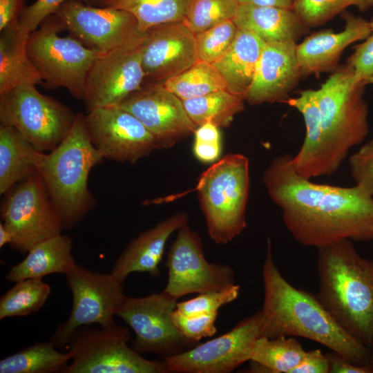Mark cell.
Returning a JSON list of instances; mask_svg holds the SVG:
<instances>
[{
    "label": "cell",
    "instance_id": "1",
    "mask_svg": "<svg viewBox=\"0 0 373 373\" xmlns=\"http://www.w3.org/2000/svg\"><path fill=\"white\" fill-rule=\"evenodd\" d=\"M263 182L300 244L318 248L343 239H373V196L363 188L314 183L296 172L287 154L270 162Z\"/></svg>",
    "mask_w": 373,
    "mask_h": 373
},
{
    "label": "cell",
    "instance_id": "2",
    "mask_svg": "<svg viewBox=\"0 0 373 373\" xmlns=\"http://www.w3.org/2000/svg\"><path fill=\"white\" fill-rule=\"evenodd\" d=\"M367 84L356 79L345 64L332 72L316 92L302 90L289 104L302 115L305 136L291 163L300 176H330L336 172L350 149L369 133Z\"/></svg>",
    "mask_w": 373,
    "mask_h": 373
},
{
    "label": "cell",
    "instance_id": "3",
    "mask_svg": "<svg viewBox=\"0 0 373 373\" xmlns=\"http://www.w3.org/2000/svg\"><path fill=\"white\" fill-rule=\"evenodd\" d=\"M262 265L264 299L259 337L299 336L338 353L357 365L369 361L370 347L342 329L315 294L291 285L275 264L267 238Z\"/></svg>",
    "mask_w": 373,
    "mask_h": 373
},
{
    "label": "cell",
    "instance_id": "4",
    "mask_svg": "<svg viewBox=\"0 0 373 373\" xmlns=\"http://www.w3.org/2000/svg\"><path fill=\"white\" fill-rule=\"evenodd\" d=\"M318 251V300L342 329L370 347L373 338V260L361 257L350 239Z\"/></svg>",
    "mask_w": 373,
    "mask_h": 373
},
{
    "label": "cell",
    "instance_id": "5",
    "mask_svg": "<svg viewBox=\"0 0 373 373\" xmlns=\"http://www.w3.org/2000/svg\"><path fill=\"white\" fill-rule=\"evenodd\" d=\"M103 160L90 140L82 113L76 114L63 141L45 153L39 172L64 229L82 222L96 205L88 180L92 169Z\"/></svg>",
    "mask_w": 373,
    "mask_h": 373
},
{
    "label": "cell",
    "instance_id": "6",
    "mask_svg": "<svg viewBox=\"0 0 373 373\" xmlns=\"http://www.w3.org/2000/svg\"><path fill=\"white\" fill-rule=\"evenodd\" d=\"M196 189L210 238L218 245L231 242L247 225L249 159L225 155L202 173Z\"/></svg>",
    "mask_w": 373,
    "mask_h": 373
},
{
    "label": "cell",
    "instance_id": "7",
    "mask_svg": "<svg viewBox=\"0 0 373 373\" xmlns=\"http://www.w3.org/2000/svg\"><path fill=\"white\" fill-rule=\"evenodd\" d=\"M64 29L56 14L47 17L30 33L28 53L48 86L65 88L83 100L87 74L102 52L74 37H60L59 32Z\"/></svg>",
    "mask_w": 373,
    "mask_h": 373
},
{
    "label": "cell",
    "instance_id": "8",
    "mask_svg": "<svg viewBox=\"0 0 373 373\" xmlns=\"http://www.w3.org/2000/svg\"><path fill=\"white\" fill-rule=\"evenodd\" d=\"M131 341L129 329L116 323L80 327L66 346L72 358L63 373H168L161 360H149L129 347Z\"/></svg>",
    "mask_w": 373,
    "mask_h": 373
},
{
    "label": "cell",
    "instance_id": "9",
    "mask_svg": "<svg viewBox=\"0 0 373 373\" xmlns=\"http://www.w3.org/2000/svg\"><path fill=\"white\" fill-rule=\"evenodd\" d=\"M35 86L16 87L0 95V122L15 128L37 151L45 153L63 141L76 114Z\"/></svg>",
    "mask_w": 373,
    "mask_h": 373
},
{
    "label": "cell",
    "instance_id": "10",
    "mask_svg": "<svg viewBox=\"0 0 373 373\" xmlns=\"http://www.w3.org/2000/svg\"><path fill=\"white\" fill-rule=\"evenodd\" d=\"M1 218L12 236L9 245L21 254L64 229L39 171L6 193Z\"/></svg>",
    "mask_w": 373,
    "mask_h": 373
},
{
    "label": "cell",
    "instance_id": "11",
    "mask_svg": "<svg viewBox=\"0 0 373 373\" xmlns=\"http://www.w3.org/2000/svg\"><path fill=\"white\" fill-rule=\"evenodd\" d=\"M177 300L164 291L144 297L124 295L116 316L134 332L131 342L136 352L162 358L182 353L196 345L184 337L174 323L173 314Z\"/></svg>",
    "mask_w": 373,
    "mask_h": 373
},
{
    "label": "cell",
    "instance_id": "12",
    "mask_svg": "<svg viewBox=\"0 0 373 373\" xmlns=\"http://www.w3.org/2000/svg\"><path fill=\"white\" fill-rule=\"evenodd\" d=\"M73 296V307L66 322L59 325L50 341L66 347L77 328L97 324L108 327L114 324L117 309L124 295L122 284L111 273L90 270L76 263L66 274Z\"/></svg>",
    "mask_w": 373,
    "mask_h": 373
},
{
    "label": "cell",
    "instance_id": "13",
    "mask_svg": "<svg viewBox=\"0 0 373 373\" xmlns=\"http://www.w3.org/2000/svg\"><path fill=\"white\" fill-rule=\"evenodd\" d=\"M65 30L85 46L102 52L128 48L142 43L140 31L130 12L109 7H97L81 0H68L57 10Z\"/></svg>",
    "mask_w": 373,
    "mask_h": 373
},
{
    "label": "cell",
    "instance_id": "14",
    "mask_svg": "<svg viewBox=\"0 0 373 373\" xmlns=\"http://www.w3.org/2000/svg\"><path fill=\"white\" fill-rule=\"evenodd\" d=\"M168 280L163 290L178 299L190 294L221 290L236 285L233 268L209 262L200 236L185 224L167 254Z\"/></svg>",
    "mask_w": 373,
    "mask_h": 373
},
{
    "label": "cell",
    "instance_id": "15",
    "mask_svg": "<svg viewBox=\"0 0 373 373\" xmlns=\"http://www.w3.org/2000/svg\"><path fill=\"white\" fill-rule=\"evenodd\" d=\"M260 310L227 333L182 353L160 358L168 373H229L250 361L259 338Z\"/></svg>",
    "mask_w": 373,
    "mask_h": 373
},
{
    "label": "cell",
    "instance_id": "16",
    "mask_svg": "<svg viewBox=\"0 0 373 373\" xmlns=\"http://www.w3.org/2000/svg\"><path fill=\"white\" fill-rule=\"evenodd\" d=\"M84 122L91 143L104 159L134 163L157 149L146 127L119 106L90 110Z\"/></svg>",
    "mask_w": 373,
    "mask_h": 373
},
{
    "label": "cell",
    "instance_id": "17",
    "mask_svg": "<svg viewBox=\"0 0 373 373\" xmlns=\"http://www.w3.org/2000/svg\"><path fill=\"white\" fill-rule=\"evenodd\" d=\"M142 43L102 52L96 58L84 84L83 100L88 111L119 106L130 95L142 88L145 75L142 64Z\"/></svg>",
    "mask_w": 373,
    "mask_h": 373
},
{
    "label": "cell",
    "instance_id": "18",
    "mask_svg": "<svg viewBox=\"0 0 373 373\" xmlns=\"http://www.w3.org/2000/svg\"><path fill=\"white\" fill-rule=\"evenodd\" d=\"M135 116L154 137L157 149L172 146L194 132L197 126L182 100L162 84L144 83L119 105Z\"/></svg>",
    "mask_w": 373,
    "mask_h": 373
},
{
    "label": "cell",
    "instance_id": "19",
    "mask_svg": "<svg viewBox=\"0 0 373 373\" xmlns=\"http://www.w3.org/2000/svg\"><path fill=\"white\" fill-rule=\"evenodd\" d=\"M198 61L195 34L183 22L158 25L144 32L142 43L144 83L162 84Z\"/></svg>",
    "mask_w": 373,
    "mask_h": 373
},
{
    "label": "cell",
    "instance_id": "20",
    "mask_svg": "<svg viewBox=\"0 0 373 373\" xmlns=\"http://www.w3.org/2000/svg\"><path fill=\"white\" fill-rule=\"evenodd\" d=\"M296 43L266 44L245 100L251 105L283 102L302 77Z\"/></svg>",
    "mask_w": 373,
    "mask_h": 373
},
{
    "label": "cell",
    "instance_id": "21",
    "mask_svg": "<svg viewBox=\"0 0 373 373\" xmlns=\"http://www.w3.org/2000/svg\"><path fill=\"white\" fill-rule=\"evenodd\" d=\"M343 16L345 24L342 31L322 30L296 44V57L302 77L334 71L344 50L370 35V21L349 12H345Z\"/></svg>",
    "mask_w": 373,
    "mask_h": 373
},
{
    "label": "cell",
    "instance_id": "22",
    "mask_svg": "<svg viewBox=\"0 0 373 373\" xmlns=\"http://www.w3.org/2000/svg\"><path fill=\"white\" fill-rule=\"evenodd\" d=\"M187 222L188 215L178 213L140 232L128 242L114 262L112 275L121 283L133 272H146L152 277H159V265L168 239Z\"/></svg>",
    "mask_w": 373,
    "mask_h": 373
},
{
    "label": "cell",
    "instance_id": "23",
    "mask_svg": "<svg viewBox=\"0 0 373 373\" xmlns=\"http://www.w3.org/2000/svg\"><path fill=\"white\" fill-rule=\"evenodd\" d=\"M232 21L239 30L255 34L266 44L295 42L308 28L293 9L239 4Z\"/></svg>",
    "mask_w": 373,
    "mask_h": 373
},
{
    "label": "cell",
    "instance_id": "24",
    "mask_svg": "<svg viewBox=\"0 0 373 373\" xmlns=\"http://www.w3.org/2000/svg\"><path fill=\"white\" fill-rule=\"evenodd\" d=\"M30 35L19 21L1 30L0 95L16 87L43 83L28 53Z\"/></svg>",
    "mask_w": 373,
    "mask_h": 373
},
{
    "label": "cell",
    "instance_id": "25",
    "mask_svg": "<svg viewBox=\"0 0 373 373\" xmlns=\"http://www.w3.org/2000/svg\"><path fill=\"white\" fill-rule=\"evenodd\" d=\"M265 44L255 34L238 29L229 49L212 64L225 80L227 91L245 99Z\"/></svg>",
    "mask_w": 373,
    "mask_h": 373
},
{
    "label": "cell",
    "instance_id": "26",
    "mask_svg": "<svg viewBox=\"0 0 373 373\" xmlns=\"http://www.w3.org/2000/svg\"><path fill=\"white\" fill-rule=\"evenodd\" d=\"M72 247L73 239L67 235L60 233L48 238L33 247L21 262L11 267L5 278L16 283L52 274L65 275L77 263Z\"/></svg>",
    "mask_w": 373,
    "mask_h": 373
},
{
    "label": "cell",
    "instance_id": "27",
    "mask_svg": "<svg viewBox=\"0 0 373 373\" xmlns=\"http://www.w3.org/2000/svg\"><path fill=\"white\" fill-rule=\"evenodd\" d=\"M13 127L0 125V194L39 171L45 155Z\"/></svg>",
    "mask_w": 373,
    "mask_h": 373
},
{
    "label": "cell",
    "instance_id": "28",
    "mask_svg": "<svg viewBox=\"0 0 373 373\" xmlns=\"http://www.w3.org/2000/svg\"><path fill=\"white\" fill-rule=\"evenodd\" d=\"M191 0H90V4L126 10L136 19L144 33L152 27L182 22Z\"/></svg>",
    "mask_w": 373,
    "mask_h": 373
},
{
    "label": "cell",
    "instance_id": "29",
    "mask_svg": "<svg viewBox=\"0 0 373 373\" xmlns=\"http://www.w3.org/2000/svg\"><path fill=\"white\" fill-rule=\"evenodd\" d=\"M51 341L38 342L0 361V373H63L71 361Z\"/></svg>",
    "mask_w": 373,
    "mask_h": 373
},
{
    "label": "cell",
    "instance_id": "30",
    "mask_svg": "<svg viewBox=\"0 0 373 373\" xmlns=\"http://www.w3.org/2000/svg\"><path fill=\"white\" fill-rule=\"evenodd\" d=\"M245 98L221 90L195 98L182 100L186 112L197 126L211 122L218 127L229 126L244 108Z\"/></svg>",
    "mask_w": 373,
    "mask_h": 373
},
{
    "label": "cell",
    "instance_id": "31",
    "mask_svg": "<svg viewBox=\"0 0 373 373\" xmlns=\"http://www.w3.org/2000/svg\"><path fill=\"white\" fill-rule=\"evenodd\" d=\"M160 84L182 100L227 90L226 82L216 67L202 61Z\"/></svg>",
    "mask_w": 373,
    "mask_h": 373
},
{
    "label": "cell",
    "instance_id": "32",
    "mask_svg": "<svg viewBox=\"0 0 373 373\" xmlns=\"http://www.w3.org/2000/svg\"><path fill=\"white\" fill-rule=\"evenodd\" d=\"M306 354L307 352L295 338L259 337L250 360L265 366L268 373H290Z\"/></svg>",
    "mask_w": 373,
    "mask_h": 373
},
{
    "label": "cell",
    "instance_id": "33",
    "mask_svg": "<svg viewBox=\"0 0 373 373\" xmlns=\"http://www.w3.org/2000/svg\"><path fill=\"white\" fill-rule=\"evenodd\" d=\"M50 292V286L42 278L16 282L0 298V319L26 316L39 311Z\"/></svg>",
    "mask_w": 373,
    "mask_h": 373
},
{
    "label": "cell",
    "instance_id": "34",
    "mask_svg": "<svg viewBox=\"0 0 373 373\" xmlns=\"http://www.w3.org/2000/svg\"><path fill=\"white\" fill-rule=\"evenodd\" d=\"M239 4L238 0H191L182 22L197 34L232 20Z\"/></svg>",
    "mask_w": 373,
    "mask_h": 373
},
{
    "label": "cell",
    "instance_id": "35",
    "mask_svg": "<svg viewBox=\"0 0 373 373\" xmlns=\"http://www.w3.org/2000/svg\"><path fill=\"white\" fill-rule=\"evenodd\" d=\"M350 6L367 11L373 7V0H295L293 10L307 28H312L327 22Z\"/></svg>",
    "mask_w": 373,
    "mask_h": 373
},
{
    "label": "cell",
    "instance_id": "36",
    "mask_svg": "<svg viewBox=\"0 0 373 373\" xmlns=\"http://www.w3.org/2000/svg\"><path fill=\"white\" fill-rule=\"evenodd\" d=\"M238 32L233 21L227 20L195 34L198 61L214 63L229 49Z\"/></svg>",
    "mask_w": 373,
    "mask_h": 373
},
{
    "label": "cell",
    "instance_id": "37",
    "mask_svg": "<svg viewBox=\"0 0 373 373\" xmlns=\"http://www.w3.org/2000/svg\"><path fill=\"white\" fill-rule=\"evenodd\" d=\"M240 289V285L236 284L221 290L198 294V296L193 298L178 303L176 309L186 315L218 312L222 306L238 298Z\"/></svg>",
    "mask_w": 373,
    "mask_h": 373
},
{
    "label": "cell",
    "instance_id": "38",
    "mask_svg": "<svg viewBox=\"0 0 373 373\" xmlns=\"http://www.w3.org/2000/svg\"><path fill=\"white\" fill-rule=\"evenodd\" d=\"M218 312L198 315H186L175 309L173 314L174 323L186 338L198 343L201 338L216 333V321Z\"/></svg>",
    "mask_w": 373,
    "mask_h": 373
},
{
    "label": "cell",
    "instance_id": "39",
    "mask_svg": "<svg viewBox=\"0 0 373 373\" xmlns=\"http://www.w3.org/2000/svg\"><path fill=\"white\" fill-rule=\"evenodd\" d=\"M349 164L355 185L373 196V138L350 157Z\"/></svg>",
    "mask_w": 373,
    "mask_h": 373
},
{
    "label": "cell",
    "instance_id": "40",
    "mask_svg": "<svg viewBox=\"0 0 373 373\" xmlns=\"http://www.w3.org/2000/svg\"><path fill=\"white\" fill-rule=\"evenodd\" d=\"M219 127L211 122L197 126L194 131L193 153L203 162H212L218 159L221 153Z\"/></svg>",
    "mask_w": 373,
    "mask_h": 373
},
{
    "label": "cell",
    "instance_id": "41",
    "mask_svg": "<svg viewBox=\"0 0 373 373\" xmlns=\"http://www.w3.org/2000/svg\"><path fill=\"white\" fill-rule=\"evenodd\" d=\"M370 35L354 46L347 60V64L354 68L356 79L365 83L373 75V19L370 21Z\"/></svg>",
    "mask_w": 373,
    "mask_h": 373
},
{
    "label": "cell",
    "instance_id": "42",
    "mask_svg": "<svg viewBox=\"0 0 373 373\" xmlns=\"http://www.w3.org/2000/svg\"><path fill=\"white\" fill-rule=\"evenodd\" d=\"M68 0H36L32 4L26 6L19 21L30 33L49 16L55 14L59 8ZM90 4V0H81Z\"/></svg>",
    "mask_w": 373,
    "mask_h": 373
},
{
    "label": "cell",
    "instance_id": "43",
    "mask_svg": "<svg viewBox=\"0 0 373 373\" xmlns=\"http://www.w3.org/2000/svg\"><path fill=\"white\" fill-rule=\"evenodd\" d=\"M329 362L326 354L316 349L307 352L303 359L290 373H329Z\"/></svg>",
    "mask_w": 373,
    "mask_h": 373
},
{
    "label": "cell",
    "instance_id": "44",
    "mask_svg": "<svg viewBox=\"0 0 373 373\" xmlns=\"http://www.w3.org/2000/svg\"><path fill=\"white\" fill-rule=\"evenodd\" d=\"M325 354L329 362V373H372L367 364H355L334 351Z\"/></svg>",
    "mask_w": 373,
    "mask_h": 373
},
{
    "label": "cell",
    "instance_id": "45",
    "mask_svg": "<svg viewBox=\"0 0 373 373\" xmlns=\"http://www.w3.org/2000/svg\"><path fill=\"white\" fill-rule=\"evenodd\" d=\"M26 0H0V30L17 22L26 8Z\"/></svg>",
    "mask_w": 373,
    "mask_h": 373
},
{
    "label": "cell",
    "instance_id": "46",
    "mask_svg": "<svg viewBox=\"0 0 373 373\" xmlns=\"http://www.w3.org/2000/svg\"><path fill=\"white\" fill-rule=\"evenodd\" d=\"M240 4H251L293 9L295 0H238Z\"/></svg>",
    "mask_w": 373,
    "mask_h": 373
},
{
    "label": "cell",
    "instance_id": "47",
    "mask_svg": "<svg viewBox=\"0 0 373 373\" xmlns=\"http://www.w3.org/2000/svg\"><path fill=\"white\" fill-rule=\"evenodd\" d=\"M12 242V236L2 222H0V247L10 245Z\"/></svg>",
    "mask_w": 373,
    "mask_h": 373
},
{
    "label": "cell",
    "instance_id": "48",
    "mask_svg": "<svg viewBox=\"0 0 373 373\" xmlns=\"http://www.w3.org/2000/svg\"><path fill=\"white\" fill-rule=\"evenodd\" d=\"M370 358H369V361H368V363L367 364L369 366V367H370V369L371 370V372L373 373V338H372L371 344L370 345Z\"/></svg>",
    "mask_w": 373,
    "mask_h": 373
},
{
    "label": "cell",
    "instance_id": "49",
    "mask_svg": "<svg viewBox=\"0 0 373 373\" xmlns=\"http://www.w3.org/2000/svg\"><path fill=\"white\" fill-rule=\"evenodd\" d=\"M365 84H373V75H372L370 77H368L367 79V80L365 81Z\"/></svg>",
    "mask_w": 373,
    "mask_h": 373
}]
</instances>
